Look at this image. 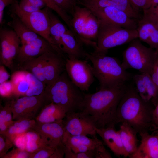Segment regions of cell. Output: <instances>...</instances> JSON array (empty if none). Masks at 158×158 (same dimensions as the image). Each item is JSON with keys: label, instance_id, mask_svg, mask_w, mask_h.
Instances as JSON below:
<instances>
[{"label": "cell", "instance_id": "1", "mask_svg": "<svg viewBox=\"0 0 158 158\" xmlns=\"http://www.w3.org/2000/svg\"><path fill=\"white\" fill-rule=\"evenodd\" d=\"M127 87L125 83L99 88L98 91L93 93H84L78 111L89 115L97 128H115L118 123L117 107Z\"/></svg>", "mask_w": 158, "mask_h": 158}, {"label": "cell", "instance_id": "2", "mask_svg": "<svg viewBox=\"0 0 158 158\" xmlns=\"http://www.w3.org/2000/svg\"><path fill=\"white\" fill-rule=\"evenodd\" d=\"M155 107L144 100L135 88L127 87L116 111L118 123H125L139 134L150 131Z\"/></svg>", "mask_w": 158, "mask_h": 158}, {"label": "cell", "instance_id": "3", "mask_svg": "<svg viewBox=\"0 0 158 158\" xmlns=\"http://www.w3.org/2000/svg\"><path fill=\"white\" fill-rule=\"evenodd\" d=\"M95 50L86 53V57L92 64L95 77L98 80L100 88L109 87L125 84L133 76L115 58Z\"/></svg>", "mask_w": 158, "mask_h": 158}, {"label": "cell", "instance_id": "4", "mask_svg": "<svg viewBox=\"0 0 158 158\" xmlns=\"http://www.w3.org/2000/svg\"><path fill=\"white\" fill-rule=\"evenodd\" d=\"M49 103L52 102L62 108L66 113L78 111L84 98V93L71 81L66 71L44 90Z\"/></svg>", "mask_w": 158, "mask_h": 158}, {"label": "cell", "instance_id": "5", "mask_svg": "<svg viewBox=\"0 0 158 158\" xmlns=\"http://www.w3.org/2000/svg\"><path fill=\"white\" fill-rule=\"evenodd\" d=\"M71 31L77 40L97 48V39L100 25L98 18L90 9L76 5L71 15Z\"/></svg>", "mask_w": 158, "mask_h": 158}, {"label": "cell", "instance_id": "6", "mask_svg": "<svg viewBox=\"0 0 158 158\" xmlns=\"http://www.w3.org/2000/svg\"><path fill=\"white\" fill-rule=\"evenodd\" d=\"M99 20L100 25L96 41L97 48L95 50L107 54L110 49L130 42L138 38L136 30L124 28Z\"/></svg>", "mask_w": 158, "mask_h": 158}, {"label": "cell", "instance_id": "7", "mask_svg": "<svg viewBox=\"0 0 158 158\" xmlns=\"http://www.w3.org/2000/svg\"><path fill=\"white\" fill-rule=\"evenodd\" d=\"M155 55V49L145 46L138 38L131 42L123 51L121 65L126 70L132 68L150 74Z\"/></svg>", "mask_w": 158, "mask_h": 158}, {"label": "cell", "instance_id": "8", "mask_svg": "<svg viewBox=\"0 0 158 158\" xmlns=\"http://www.w3.org/2000/svg\"><path fill=\"white\" fill-rule=\"evenodd\" d=\"M11 5V13L18 16L31 30L48 41L58 53H62L50 35L48 7L46 6L39 11L28 13L20 9L16 0H14Z\"/></svg>", "mask_w": 158, "mask_h": 158}, {"label": "cell", "instance_id": "9", "mask_svg": "<svg viewBox=\"0 0 158 158\" xmlns=\"http://www.w3.org/2000/svg\"><path fill=\"white\" fill-rule=\"evenodd\" d=\"M8 102L13 121L35 119L43 107L49 103L44 92L39 95L23 96Z\"/></svg>", "mask_w": 158, "mask_h": 158}, {"label": "cell", "instance_id": "10", "mask_svg": "<svg viewBox=\"0 0 158 158\" xmlns=\"http://www.w3.org/2000/svg\"><path fill=\"white\" fill-rule=\"evenodd\" d=\"M65 70L72 82L82 91H87L94 80L92 66L87 61L66 58Z\"/></svg>", "mask_w": 158, "mask_h": 158}, {"label": "cell", "instance_id": "11", "mask_svg": "<svg viewBox=\"0 0 158 158\" xmlns=\"http://www.w3.org/2000/svg\"><path fill=\"white\" fill-rule=\"evenodd\" d=\"M13 86V94L17 97L32 96L43 93L46 85L32 74L19 70L14 72L10 80Z\"/></svg>", "mask_w": 158, "mask_h": 158}, {"label": "cell", "instance_id": "12", "mask_svg": "<svg viewBox=\"0 0 158 158\" xmlns=\"http://www.w3.org/2000/svg\"><path fill=\"white\" fill-rule=\"evenodd\" d=\"M63 124L64 131L71 135L97 137L95 123L89 115L82 111L67 113Z\"/></svg>", "mask_w": 158, "mask_h": 158}, {"label": "cell", "instance_id": "13", "mask_svg": "<svg viewBox=\"0 0 158 158\" xmlns=\"http://www.w3.org/2000/svg\"><path fill=\"white\" fill-rule=\"evenodd\" d=\"M0 40L1 62L8 67L11 68L21 44L20 39L13 30L1 28Z\"/></svg>", "mask_w": 158, "mask_h": 158}, {"label": "cell", "instance_id": "14", "mask_svg": "<svg viewBox=\"0 0 158 158\" xmlns=\"http://www.w3.org/2000/svg\"><path fill=\"white\" fill-rule=\"evenodd\" d=\"M91 10L99 20L128 29H137L136 19L118 8L109 6Z\"/></svg>", "mask_w": 158, "mask_h": 158}, {"label": "cell", "instance_id": "15", "mask_svg": "<svg viewBox=\"0 0 158 158\" xmlns=\"http://www.w3.org/2000/svg\"><path fill=\"white\" fill-rule=\"evenodd\" d=\"M63 143L75 153L95 151L96 153L107 150L97 137L90 138L86 135H73L64 131Z\"/></svg>", "mask_w": 158, "mask_h": 158}, {"label": "cell", "instance_id": "16", "mask_svg": "<svg viewBox=\"0 0 158 158\" xmlns=\"http://www.w3.org/2000/svg\"><path fill=\"white\" fill-rule=\"evenodd\" d=\"M21 44L16 57L19 66L46 52L56 51L48 41L41 36L33 41Z\"/></svg>", "mask_w": 158, "mask_h": 158}, {"label": "cell", "instance_id": "17", "mask_svg": "<svg viewBox=\"0 0 158 158\" xmlns=\"http://www.w3.org/2000/svg\"><path fill=\"white\" fill-rule=\"evenodd\" d=\"M33 129L39 133L47 145L54 148L64 146L63 123H36Z\"/></svg>", "mask_w": 158, "mask_h": 158}, {"label": "cell", "instance_id": "18", "mask_svg": "<svg viewBox=\"0 0 158 158\" xmlns=\"http://www.w3.org/2000/svg\"><path fill=\"white\" fill-rule=\"evenodd\" d=\"M135 89L141 98L155 107L158 103V88L148 73L133 76Z\"/></svg>", "mask_w": 158, "mask_h": 158}, {"label": "cell", "instance_id": "19", "mask_svg": "<svg viewBox=\"0 0 158 158\" xmlns=\"http://www.w3.org/2000/svg\"><path fill=\"white\" fill-rule=\"evenodd\" d=\"M66 58L56 51L47 53L44 68L46 86L55 82L65 71Z\"/></svg>", "mask_w": 158, "mask_h": 158}, {"label": "cell", "instance_id": "20", "mask_svg": "<svg viewBox=\"0 0 158 158\" xmlns=\"http://www.w3.org/2000/svg\"><path fill=\"white\" fill-rule=\"evenodd\" d=\"M79 4L90 10L113 7L125 11L132 18L136 19L139 17L129 0H83Z\"/></svg>", "mask_w": 158, "mask_h": 158}, {"label": "cell", "instance_id": "21", "mask_svg": "<svg viewBox=\"0 0 158 158\" xmlns=\"http://www.w3.org/2000/svg\"><path fill=\"white\" fill-rule=\"evenodd\" d=\"M138 38L158 51V25L142 16L138 22Z\"/></svg>", "mask_w": 158, "mask_h": 158}, {"label": "cell", "instance_id": "22", "mask_svg": "<svg viewBox=\"0 0 158 158\" xmlns=\"http://www.w3.org/2000/svg\"><path fill=\"white\" fill-rule=\"evenodd\" d=\"M141 142L130 158H158V134L150 135L148 132L139 134Z\"/></svg>", "mask_w": 158, "mask_h": 158}, {"label": "cell", "instance_id": "23", "mask_svg": "<svg viewBox=\"0 0 158 158\" xmlns=\"http://www.w3.org/2000/svg\"><path fill=\"white\" fill-rule=\"evenodd\" d=\"M96 133L104 144L116 156L128 157L123 145L118 130L115 128L108 127L96 129Z\"/></svg>", "mask_w": 158, "mask_h": 158}, {"label": "cell", "instance_id": "24", "mask_svg": "<svg viewBox=\"0 0 158 158\" xmlns=\"http://www.w3.org/2000/svg\"><path fill=\"white\" fill-rule=\"evenodd\" d=\"M66 113L61 107L51 102L45 105L35 118L36 123H62Z\"/></svg>", "mask_w": 158, "mask_h": 158}, {"label": "cell", "instance_id": "25", "mask_svg": "<svg viewBox=\"0 0 158 158\" xmlns=\"http://www.w3.org/2000/svg\"><path fill=\"white\" fill-rule=\"evenodd\" d=\"M82 45L72 31L68 29L61 38L60 49L63 53L67 54L68 58L80 59L86 57V52Z\"/></svg>", "mask_w": 158, "mask_h": 158}, {"label": "cell", "instance_id": "26", "mask_svg": "<svg viewBox=\"0 0 158 158\" xmlns=\"http://www.w3.org/2000/svg\"><path fill=\"white\" fill-rule=\"evenodd\" d=\"M118 131L123 146L130 158L138 146L137 135L138 133L132 127L125 123H121Z\"/></svg>", "mask_w": 158, "mask_h": 158}, {"label": "cell", "instance_id": "27", "mask_svg": "<svg viewBox=\"0 0 158 158\" xmlns=\"http://www.w3.org/2000/svg\"><path fill=\"white\" fill-rule=\"evenodd\" d=\"M48 52L37 58L28 61L19 66V70H25L30 72L46 85L44 68Z\"/></svg>", "mask_w": 158, "mask_h": 158}, {"label": "cell", "instance_id": "28", "mask_svg": "<svg viewBox=\"0 0 158 158\" xmlns=\"http://www.w3.org/2000/svg\"><path fill=\"white\" fill-rule=\"evenodd\" d=\"M11 15L12 20L8 25L20 38L21 44L33 41L40 37L29 28L16 15L12 13Z\"/></svg>", "mask_w": 158, "mask_h": 158}, {"label": "cell", "instance_id": "29", "mask_svg": "<svg viewBox=\"0 0 158 158\" xmlns=\"http://www.w3.org/2000/svg\"><path fill=\"white\" fill-rule=\"evenodd\" d=\"M52 10L48 8L50 34L55 45L60 49L61 38L68 29L52 12Z\"/></svg>", "mask_w": 158, "mask_h": 158}, {"label": "cell", "instance_id": "30", "mask_svg": "<svg viewBox=\"0 0 158 158\" xmlns=\"http://www.w3.org/2000/svg\"><path fill=\"white\" fill-rule=\"evenodd\" d=\"M36 124L35 119H21L14 121L4 134L12 142L17 136L33 129Z\"/></svg>", "mask_w": 158, "mask_h": 158}, {"label": "cell", "instance_id": "31", "mask_svg": "<svg viewBox=\"0 0 158 158\" xmlns=\"http://www.w3.org/2000/svg\"><path fill=\"white\" fill-rule=\"evenodd\" d=\"M25 150L30 154L34 153L47 146L44 142L37 131L32 129L25 133Z\"/></svg>", "mask_w": 158, "mask_h": 158}, {"label": "cell", "instance_id": "32", "mask_svg": "<svg viewBox=\"0 0 158 158\" xmlns=\"http://www.w3.org/2000/svg\"><path fill=\"white\" fill-rule=\"evenodd\" d=\"M46 6L55 11L65 23L71 30L70 24L71 17L60 7L53 0H43Z\"/></svg>", "mask_w": 158, "mask_h": 158}, {"label": "cell", "instance_id": "33", "mask_svg": "<svg viewBox=\"0 0 158 158\" xmlns=\"http://www.w3.org/2000/svg\"><path fill=\"white\" fill-rule=\"evenodd\" d=\"M64 152L65 158H95L96 153V151H95L75 153L69 147L65 146Z\"/></svg>", "mask_w": 158, "mask_h": 158}, {"label": "cell", "instance_id": "34", "mask_svg": "<svg viewBox=\"0 0 158 158\" xmlns=\"http://www.w3.org/2000/svg\"><path fill=\"white\" fill-rule=\"evenodd\" d=\"M57 148L46 146L37 152L30 154V158H53Z\"/></svg>", "mask_w": 158, "mask_h": 158}, {"label": "cell", "instance_id": "35", "mask_svg": "<svg viewBox=\"0 0 158 158\" xmlns=\"http://www.w3.org/2000/svg\"><path fill=\"white\" fill-rule=\"evenodd\" d=\"M65 12L71 15L79 0H53Z\"/></svg>", "mask_w": 158, "mask_h": 158}, {"label": "cell", "instance_id": "36", "mask_svg": "<svg viewBox=\"0 0 158 158\" xmlns=\"http://www.w3.org/2000/svg\"><path fill=\"white\" fill-rule=\"evenodd\" d=\"M13 145V142L5 134H0V158H3Z\"/></svg>", "mask_w": 158, "mask_h": 158}, {"label": "cell", "instance_id": "37", "mask_svg": "<svg viewBox=\"0 0 158 158\" xmlns=\"http://www.w3.org/2000/svg\"><path fill=\"white\" fill-rule=\"evenodd\" d=\"M143 16L158 25V4L143 10Z\"/></svg>", "mask_w": 158, "mask_h": 158}, {"label": "cell", "instance_id": "38", "mask_svg": "<svg viewBox=\"0 0 158 158\" xmlns=\"http://www.w3.org/2000/svg\"><path fill=\"white\" fill-rule=\"evenodd\" d=\"M10 108L8 102L4 107L1 108L0 110V134H4L8 128L5 122L6 115Z\"/></svg>", "mask_w": 158, "mask_h": 158}, {"label": "cell", "instance_id": "39", "mask_svg": "<svg viewBox=\"0 0 158 158\" xmlns=\"http://www.w3.org/2000/svg\"><path fill=\"white\" fill-rule=\"evenodd\" d=\"M30 154L17 147L8 152L3 158H30Z\"/></svg>", "mask_w": 158, "mask_h": 158}, {"label": "cell", "instance_id": "40", "mask_svg": "<svg viewBox=\"0 0 158 158\" xmlns=\"http://www.w3.org/2000/svg\"><path fill=\"white\" fill-rule=\"evenodd\" d=\"M0 95L4 97L13 95V86L11 81H6L0 84Z\"/></svg>", "mask_w": 158, "mask_h": 158}, {"label": "cell", "instance_id": "41", "mask_svg": "<svg viewBox=\"0 0 158 158\" xmlns=\"http://www.w3.org/2000/svg\"><path fill=\"white\" fill-rule=\"evenodd\" d=\"M156 51V50H155ZM151 77L158 88V51H156V55L152 69Z\"/></svg>", "mask_w": 158, "mask_h": 158}, {"label": "cell", "instance_id": "42", "mask_svg": "<svg viewBox=\"0 0 158 158\" xmlns=\"http://www.w3.org/2000/svg\"><path fill=\"white\" fill-rule=\"evenodd\" d=\"M132 5L138 12L139 9L142 10L148 8L149 0H129Z\"/></svg>", "mask_w": 158, "mask_h": 158}, {"label": "cell", "instance_id": "43", "mask_svg": "<svg viewBox=\"0 0 158 158\" xmlns=\"http://www.w3.org/2000/svg\"><path fill=\"white\" fill-rule=\"evenodd\" d=\"M150 131L153 132V135L158 134V103L154 110L152 123Z\"/></svg>", "mask_w": 158, "mask_h": 158}, {"label": "cell", "instance_id": "44", "mask_svg": "<svg viewBox=\"0 0 158 158\" xmlns=\"http://www.w3.org/2000/svg\"><path fill=\"white\" fill-rule=\"evenodd\" d=\"M20 9L23 11L28 13H32L39 11L41 9L33 6L21 0L19 3Z\"/></svg>", "mask_w": 158, "mask_h": 158}, {"label": "cell", "instance_id": "45", "mask_svg": "<svg viewBox=\"0 0 158 158\" xmlns=\"http://www.w3.org/2000/svg\"><path fill=\"white\" fill-rule=\"evenodd\" d=\"M14 0H0V24L3 22L4 9L8 5L11 4Z\"/></svg>", "mask_w": 158, "mask_h": 158}, {"label": "cell", "instance_id": "46", "mask_svg": "<svg viewBox=\"0 0 158 158\" xmlns=\"http://www.w3.org/2000/svg\"><path fill=\"white\" fill-rule=\"evenodd\" d=\"M28 4L36 7L42 9L46 6L43 0H23Z\"/></svg>", "mask_w": 158, "mask_h": 158}, {"label": "cell", "instance_id": "47", "mask_svg": "<svg viewBox=\"0 0 158 158\" xmlns=\"http://www.w3.org/2000/svg\"><path fill=\"white\" fill-rule=\"evenodd\" d=\"M10 77V75L4 66L1 65L0 68V84L7 81Z\"/></svg>", "mask_w": 158, "mask_h": 158}, {"label": "cell", "instance_id": "48", "mask_svg": "<svg viewBox=\"0 0 158 158\" xmlns=\"http://www.w3.org/2000/svg\"><path fill=\"white\" fill-rule=\"evenodd\" d=\"M13 121H14L13 118L12 113L10 106V108L8 110L5 118V122L8 127L13 122Z\"/></svg>", "mask_w": 158, "mask_h": 158}, {"label": "cell", "instance_id": "49", "mask_svg": "<svg viewBox=\"0 0 158 158\" xmlns=\"http://www.w3.org/2000/svg\"><path fill=\"white\" fill-rule=\"evenodd\" d=\"M158 4V0H149L148 8Z\"/></svg>", "mask_w": 158, "mask_h": 158}]
</instances>
